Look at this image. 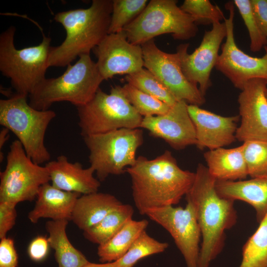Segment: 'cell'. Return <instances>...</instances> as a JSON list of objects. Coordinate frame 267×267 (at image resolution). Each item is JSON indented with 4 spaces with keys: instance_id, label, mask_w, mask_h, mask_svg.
<instances>
[{
    "instance_id": "obj_18",
    "label": "cell",
    "mask_w": 267,
    "mask_h": 267,
    "mask_svg": "<svg viewBox=\"0 0 267 267\" xmlns=\"http://www.w3.org/2000/svg\"><path fill=\"white\" fill-rule=\"evenodd\" d=\"M187 108L195 128V145L199 149L222 148L236 139L239 115L222 116L194 105L188 104Z\"/></svg>"
},
{
    "instance_id": "obj_5",
    "label": "cell",
    "mask_w": 267,
    "mask_h": 267,
    "mask_svg": "<svg viewBox=\"0 0 267 267\" xmlns=\"http://www.w3.org/2000/svg\"><path fill=\"white\" fill-rule=\"evenodd\" d=\"M27 96L15 92L7 99L0 100V124L17 136L28 157L41 165L50 159L44 136L56 113L50 109H35L27 101Z\"/></svg>"
},
{
    "instance_id": "obj_40",
    "label": "cell",
    "mask_w": 267,
    "mask_h": 267,
    "mask_svg": "<svg viewBox=\"0 0 267 267\" xmlns=\"http://www.w3.org/2000/svg\"><path fill=\"white\" fill-rule=\"evenodd\" d=\"M81 267H114L113 262L96 264L89 262Z\"/></svg>"
},
{
    "instance_id": "obj_19",
    "label": "cell",
    "mask_w": 267,
    "mask_h": 267,
    "mask_svg": "<svg viewBox=\"0 0 267 267\" xmlns=\"http://www.w3.org/2000/svg\"><path fill=\"white\" fill-rule=\"evenodd\" d=\"M44 166L51 184L61 190L84 195L98 192L100 186V181L93 176L95 171L92 167L84 168L79 162H70L65 155L48 161Z\"/></svg>"
},
{
    "instance_id": "obj_11",
    "label": "cell",
    "mask_w": 267,
    "mask_h": 267,
    "mask_svg": "<svg viewBox=\"0 0 267 267\" xmlns=\"http://www.w3.org/2000/svg\"><path fill=\"white\" fill-rule=\"evenodd\" d=\"M228 18L223 20L226 28L225 41L221 45L215 65L216 69L228 78L233 86L241 90L245 84L253 79H261L267 82V45L265 53L261 57L251 56L238 48L233 32L234 6L233 1L226 3Z\"/></svg>"
},
{
    "instance_id": "obj_22",
    "label": "cell",
    "mask_w": 267,
    "mask_h": 267,
    "mask_svg": "<svg viewBox=\"0 0 267 267\" xmlns=\"http://www.w3.org/2000/svg\"><path fill=\"white\" fill-rule=\"evenodd\" d=\"M210 174L217 181H237L248 176L242 145L209 150L204 154Z\"/></svg>"
},
{
    "instance_id": "obj_30",
    "label": "cell",
    "mask_w": 267,
    "mask_h": 267,
    "mask_svg": "<svg viewBox=\"0 0 267 267\" xmlns=\"http://www.w3.org/2000/svg\"><path fill=\"white\" fill-rule=\"evenodd\" d=\"M122 87L128 101L143 117L164 114L171 107L130 84L127 83Z\"/></svg>"
},
{
    "instance_id": "obj_8",
    "label": "cell",
    "mask_w": 267,
    "mask_h": 267,
    "mask_svg": "<svg viewBox=\"0 0 267 267\" xmlns=\"http://www.w3.org/2000/svg\"><path fill=\"white\" fill-rule=\"evenodd\" d=\"M89 160L97 178L104 181L110 175H120L135 163L136 152L143 142L140 128L120 129L83 137Z\"/></svg>"
},
{
    "instance_id": "obj_23",
    "label": "cell",
    "mask_w": 267,
    "mask_h": 267,
    "mask_svg": "<svg viewBox=\"0 0 267 267\" xmlns=\"http://www.w3.org/2000/svg\"><path fill=\"white\" fill-rule=\"evenodd\" d=\"M122 204L109 193L96 192L82 195L75 203L71 221L84 231L96 224Z\"/></svg>"
},
{
    "instance_id": "obj_3",
    "label": "cell",
    "mask_w": 267,
    "mask_h": 267,
    "mask_svg": "<svg viewBox=\"0 0 267 267\" xmlns=\"http://www.w3.org/2000/svg\"><path fill=\"white\" fill-rule=\"evenodd\" d=\"M113 0H93L87 8L57 13L56 22L64 27L66 36L61 44L51 46L48 67H65L77 57L90 52L108 34Z\"/></svg>"
},
{
    "instance_id": "obj_7",
    "label": "cell",
    "mask_w": 267,
    "mask_h": 267,
    "mask_svg": "<svg viewBox=\"0 0 267 267\" xmlns=\"http://www.w3.org/2000/svg\"><path fill=\"white\" fill-rule=\"evenodd\" d=\"M176 0H151L142 12L123 31L128 41L141 45L158 36L170 34L176 40L194 37L197 26Z\"/></svg>"
},
{
    "instance_id": "obj_28",
    "label": "cell",
    "mask_w": 267,
    "mask_h": 267,
    "mask_svg": "<svg viewBox=\"0 0 267 267\" xmlns=\"http://www.w3.org/2000/svg\"><path fill=\"white\" fill-rule=\"evenodd\" d=\"M168 247V243L156 240L145 230L134 241L126 253L113 264L114 267H134L140 260L162 253Z\"/></svg>"
},
{
    "instance_id": "obj_25",
    "label": "cell",
    "mask_w": 267,
    "mask_h": 267,
    "mask_svg": "<svg viewBox=\"0 0 267 267\" xmlns=\"http://www.w3.org/2000/svg\"><path fill=\"white\" fill-rule=\"evenodd\" d=\"M148 223L144 219L129 220L111 239L98 246L97 254L100 262L111 263L121 258L142 232L146 230Z\"/></svg>"
},
{
    "instance_id": "obj_17",
    "label": "cell",
    "mask_w": 267,
    "mask_h": 267,
    "mask_svg": "<svg viewBox=\"0 0 267 267\" xmlns=\"http://www.w3.org/2000/svg\"><path fill=\"white\" fill-rule=\"evenodd\" d=\"M187 106L186 102L178 101L164 114L143 117L140 129L163 139L176 150L196 145L195 128Z\"/></svg>"
},
{
    "instance_id": "obj_15",
    "label": "cell",
    "mask_w": 267,
    "mask_h": 267,
    "mask_svg": "<svg viewBox=\"0 0 267 267\" xmlns=\"http://www.w3.org/2000/svg\"><path fill=\"white\" fill-rule=\"evenodd\" d=\"M92 51L104 80L117 75H130L144 67L141 46L130 43L123 31L108 34Z\"/></svg>"
},
{
    "instance_id": "obj_21",
    "label": "cell",
    "mask_w": 267,
    "mask_h": 267,
    "mask_svg": "<svg viewBox=\"0 0 267 267\" xmlns=\"http://www.w3.org/2000/svg\"><path fill=\"white\" fill-rule=\"evenodd\" d=\"M216 188L222 197L245 202L254 208L258 222L267 214V176L237 181H217Z\"/></svg>"
},
{
    "instance_id": "obj_29",
    "label": "cell",
    "mask_w": 267,
    "mask_h": 267,
    "mask_svg": "<svg viewBox=\"0 0 267 267\" xmlns=\"http://www.w3.org/2000/svg\"><path fill=\"white\" fill-rule=\"evenodd\" d=\"M125 80L128 84L170 106L178 101L164 84L146 68H143L138 72L126 75Z\"/></svg>"
},
{
    "instance_id": "obj_35",
    "label": "cell",
    "mask_w": 267,
    "mask_h": 267,
    "mask_svg": "<svg viewBox=\"0 0 267 267\" xmlns=\"http://www.w3.org/2000/svg\"><path fill=\"white\" fill-rule=\"evenodd\" d=\"M16 205L0 202V239L6 237L7 233L15 224Z\"/></svg>"
},
{
    "instance_id": "obj_4",
    "label": "cell",
    "mask_w": 267,
    "mask_h": 267,
    "mask_svg": "<svg viewBox=\"0 0 267 267\" xmlns=\"http://www.w3.org/2000/svg\"><path fill=\"white\" fill-rule=\"evenodd\" d=\"M103 81L90 54L83 55L75 64L68 65L61 76L40 82L29 94V103L41 111L62 101L81 107L92 99Z\"/></svg>"
},
{
    "instance_id": "obj_24",
    "label": "cell",
    "mask_w": 267,
    "mask_h": 267,
    "mask_svg": "<svg viewBox=\"0 0 267 267\" xmlns=\"http://www.w3.org/2000/svg\"><path fill=\"white\" fill-rule=\"evenodd\" d=\"M68 220H51L45 223L49 245L55 251L58 267H81L89 261L75 248L68 238L66 229Z\"/></svg>"
},
{
    "instance_id": "obj_33",
    "label": "cell",
    "mask_w": 267,
    "mask_h": 267,
    "mask_svg": "<svg viewBox=\"0 0 267 267\" xmlns=\"http://www.w3.org/2000/svg\"><path fill=\"white\" fill-rule=\"evenodd\" d=\"M180 7L192 17L197 26L219 23L225 18L220 7L209 0H185Z\"/></svg>"
},
{
    "instance_id": "obj_34",
    "label": "cell",
    "mask_w": 267,
    "mask_h": 267,
    "mask_svg": "<svg viewBox=\"0 0 267 267\" xmlns=\"http://www.w3.org/2000/svg\"><path fill=\"white\" fill-rule=\"evenodd\" d=\"M233 2L247 28L250 39V50L253 52L261 50L267 45V38L263 34L256 21L250 0H234Z\"/></svg>"
},
{
    "instance_id": "obj_41",
    "label": "cell",
    "mask_w": 267,
    "mask_h": 267,
    "mask_svg": "<svg viewBox=\"0 0 267 267\" xmlns=\"http://www.w3.org/2000/svg\"><path fill=\"white\" fill-rule=\"evenodd\" d=\"M265 94H266V97L267 98V88L266 89Z\"/></svg>"
},
{
    "instance_id": "obj_32",
    "label": "cell",
    "mask_w": 267,
    "mask_h": 267,
    "mask_svg": "<svg viewBox=\"0 0 267 267\" xmlns=\"http://www.w3.org/2000/svg\"><path fill=\"white\" fill-rule=\"evenodd\" d=\"M242 145L248 176L251 178L267 176V140H249Z\"/></svg>"
},
{
    "instance_id": "obj_1",
    "label": "cell",
    "mask_w": 267,
    "mask_h": 267,
    "mask_svg": "<svg viewBox=\"0 0 267 267\" xmlns=\"http://www.w3.org/2000/svg\"><path fill=\"white\" fill-rule=\"evenodd\" d=\"M126 172L131 178L135 206L141 215L178 204L190 190L195 177V172L180 168L169 150L152 159L138 156Z\"/></svg>"
},
{
    "instance_id": "obj_14",
    "label": "cell",
    "mask_w": 267,
    "mask_h": 267,
    "mask_svg": "<svg viewBox=\"0 0 267 267\" xmlns=\"http://www.w3.org/2000/svg\"><path fill=\"white\" fill-rule=\"evenodd\" d=\"M226 28L224 22L212 25L210 31L205 32L199 46L191 54L187 49L189 44H182L177 47L182 72L187 79L205 96L212 85L210 76L216 64L219 50L226 38Z\"/></svg>"
},
{
    "instance_id": "obj_31",
    "label": "cell",
    "mask_w": 267,
    "mask_h": 267,
    "mask_svg": "<svg viewBox=\"0 0 267 267\" xmlns=\"http://www.w3.org/2000/svg\"><path fill=\"white\" fill-rule=\"evenodd\" d=\"M147 0H113L108 34L123 31L144 9Z\"/></svg>"
},
{
    "instance_id": "obj_12",
    "label": "cell",
    "mask_w": 267,
    "mask_h": 267,
    "mask_svg": "<svg viewBox=\"0 0 267 267\" xmlns=\"http://www.w3.org/2000/svg\"><path fill=\"white\" fill-rule=\"evenodd\" d=\"M172 236L187 267H198L201 230L192 204L185 208L168 206L149 211L146 214Z\"/></svg>"
},
{
    "instance_id": "obj_39",
    "label": "cell",
    "mask_w": 267,
    "mask_h": 267,
    "mask_svg": "<svg viewBox=\"0 0 267 267\" xmlns=\"http://www.w3.org/2000/svg\"><path fill=\"white\" fill-rule=\"evenodd\" d=\"M10 131L3 127L0 132V150L3 147L4 143L8 140L9 135V132Z\"/></svg>"
},
{
    "instance_id": "obj_20",
    "label": "cell",
    "mask_w": 267,
    "mask_h": 267,
    "mask_svg": "<svg viewBox=\"0 0 267 267\" xmlns=\"http://www.w3.org/2000/svg\"><path fill=\"white\" fill-rule=\"evenodd\" d=\"M81 195L61 190L49 182L45 183L40 188L35 205L29 213L28 218L33 223L41 218L71 221L75 203Z\"/></svg>"
},
{
    "instance_id": "obj_9",
    "label": "cell",
    "mask_w": 267,
    "mask_h": 267,
    "mask_svg": "<svg viewBox=\"0 0 267 267\" xmlns=\"http://www.w3.org/2000/svg\"><path fill=\"white\" fill-rule=\"evenodd\" d=\"M77 109L83 137L120 129L140 128L143 119L119 85L112 87L109 93L99 88L89 102Z\"/></svg>"
},
{
    "instance_id": "obj_36",
    "label": "cell",
    "mask_w": 267,
    "mask_h": 267,
    "mask_svg": "<svg viewBox=\"0 0 267 267\" xmlns=\"http://www.w3.org/2000/svg\"><path fill=\"white\" fill-rule=\"evenodd\" d=\"M18 256L13 240L4 237L0 241V267H17Z\"/></svg>"
},
{
    "instance_id": "obj_6",
    "label": "cell",
    "mask_w": 267,
    "mask_h": 267,
    "mask_svg": "<svg viewBox=\"0 0 267 267\" xmlns=\"http://www.w3.org/2000/svg\"><path fill=\"white\" fill-rule=\"evenodd\" d=\"M15 31L10 26L0 35V71L10 79L16 93L28 96L45 78L51 39L43 35L39 44L17 49Z\"/></svg>"
},
{
    "instance_id": "obj_37",
    "label": "cell",
    "mask_w": 267,
    "mask_h": 267,
    "mask_svg": "<svg viewBox=\"0 0 267 267\" xmlns=\"http://www.w3.org/2000/svg\"><path fill=\"white\" fill-rule=\"evenodd\" d=\"M47 238L37 236L30 243L28 254L30 258L35 262L43 261L47 256L49 247Z\"/></svg>"
},
{
    "instance_id": "obj_2",
    "label": "cell",
    "mask_w": 267,
    "mask_h": 267,
    "mask_svg": "<svg viewBox=\"0 0 267 267\" xmlns=\"http://www.w3.org/2000/svg\"><path fill=\"white\" fill-rule=\"evenodd\" d=\"M191 188L186 196L193 205L201 230L202 242L198 267H209L224 245L225 231L236 223L234 200L218 193L216 180L202 164L197 167Z\"/></svg>"
},
{
    "instance_id": "obj_10",
    "label": "cell",
    "mask_w": 267,
    "mask_h": 267,
    "mask_svg": "<svg viewBox=\"0 0 267 267\" xmlns=\"http://www.w3.org/2000/svg\"><path fill=\"white\" fill-rule=\"evenodd\" d=\"M50 178L45 166L35 163L18 140L9 147L5 169L0 173V202L14 205L32 201L40 188Z\"/></svg>"
},
{
    "instance_id": "obj_38",
    "label": "cell",
    "mask_w": 267,
    "mask_h": 267,
    "mask_svg": "<svg viewBox=\"0 0 267 267\" xmlns=\"http://www.w3.org/2000/svg\"><path fill=\"white\" fill-rule=\"evenodd\" d=\"M250 3L258 26L267 38V0H250Z\"/></svg>"
},
{
    "instance_id": "obj_13",
    "label": "cell",
    "mask_w": 267,
    "mask_h": 267,
    "mask_svg": "<svg viewBox=\"0 0 267 267\" xmlns=\"http://www.w3.org/2000/svg\"><path fill=\"white\" fill-rule=\"evenodd\" d=\"M144 67L158 78L177 101L200 106L206 101L197 86L184 75L178 53H170L159 49L154 39L141 45Z\"/></svg>"
},
{
    "instance_id": "obj_26",
    "label": "cell",
    "mask_w": 267,
    "mask_h": 267,
    "mask_svg": "<svg viewBox=\"0 0 267 267\" xmlns=\"http://www.w3.org/2000/svg\"><path fill=\"white\" fill-rule=\"evenodd\" d=\"M134 209L130 204H122L108 213L98 223L84 231L85 238L89 241L102 245L111 239L130 220Z\"/></svg>"
},
{
    "instance_id": "obj_27",
    "label": "cell",
    "mask_w": 267,
    "mask_h": 267,
    "mask_svg": "<svg viewBox=\"0 0 267 267\" xmlns=\"http://www.w3.org/2000/svg\"><path fill=\"white\" fill-rule=\"evenodd\" d=\"M239 267H267V214L244 245Z\"/></svg>"
},
{
    "instance_id": "obj_16",
    "label": "cell",
    "mask_w": 267,
    "mask_h": 267,
    "mask_svg": "<svg viewBox=\"0 0 267 267\" xmlns=\"http://www.w3.org/2000/svg\"><path fill=\"white\" fill-rule=\"evenodd\" d=\"M267 88L266 81L253 79L241 90L238 97L241 123L235 133L238 141L267 140Z\"/></svg>"
}]
</instances>
